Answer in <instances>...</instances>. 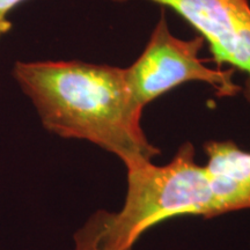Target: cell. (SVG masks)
<instances>
[{
	"label": "cell",
	"mask_w": 250,
	"mask_h": 250,
	"mask_svg": "<svg viewBox=\"0 0 250 250\" xmlns=\"http://www.w3.org/2000/svg\"><path fill=\"white\" fill-rule=\"evenodd\" d=\"M13 76L50 132L87 140L123 164L153 161L160 154L144 132L145 107L131 88L126 68L78 61L19 62Z\"/></svg>",
	"instance_id": "obj_1"
},
{
	"label": "cell",
	"mask_w": 250,
	"mask_h": 250,
	"mask_svg": "<svg viewBox=\"0 0 250 250\" xmlns=\"http://www.w3.org/2000/svg\"><path fill=\"white\" fill-rule=\"evenodd\" d=\"M184 143L168 164L126 162L127 191L121 210H100L74 233L73 250H133L149 228L183 215L217 217L232 212L217 180Z\"/></svg>",
	"instance_id": "obj_2"
},
{
	"label": "cell",
	"mask_w": 250,
	"mask_h": 250,
	"mask_svg": "<svg viewBox=\"0 0 250 250\" xmlns=\"http://www.w3.org/2000/svg\"><path fill=\"white\" fill-rule=\"evenodd\" d=\"M204 44L199 35L190 40L174 36L162 12L142 55L126 68L137 100L146 107L175 87L192 81L211 86L219 98L241 92L233 80V68H212L199 58Z\"/></svg>",
	"instance_id": "obj_3"
},
{
	"label": "cell",
	"mask_w": 250,
	"mask_h": 250,
	"mask_svg": "<svg viewBox=\"0 0 250 250\" xmlns=\"http://www.w3.org/2000/svg\"><path fill=\"white\" fill-rule=\"evenodd\" d=\"M123 1V0H115ZM170 8L198 31L217 67L227 65L247 76L243 95L250 103L249 0H149Z\"/></svg>",
	"instance_id": "obj_4"
},
{
	"label": "cell",
	"mask_w": 250,
	"mask_h": 250,
	"mask_svg": "<svg viewBox=\"0 0 250 250\" xmlns=\"http://www.w3.org/2000/svg\"><path fill=\"white\" fill-rule=\"evenodd\" d=\"M204 165L227 197L233 212L250 210V152L232 140H210L204 145Z\"/></svg>",
	"instance_id": "obj_5"
},
{
	"label": "cell",
	"mask_w": 250,
	"mask_h": 250,
	"mask_svg": "<svg viewBox=\"0 0 250 250\" xmlns=\"http://www.w3.org/2000/svg\"><path fill=\"white\" fill-rule=\"evenodd\" d=\"M22 1L24 0H0V13L7 14L11 9H13L15 6Z\"/></svg>",
	"instance_id": "obj_6"
},
{
	"label": "cell",
	"mask_w": 250,
	"mask_h": 250,
	"mask_svg": "<svg viewBox=\"0 0 250 250\" xmlns=\"http://www.w3.org/2000/svg\"><path fill=\"white\" fill-rule=\"evenodd\" d=\"M11 21L7 19V14L0 13V37L11 29Z\"/></svg>",
	"instance_id": "obj_7"
}]
</instances>
